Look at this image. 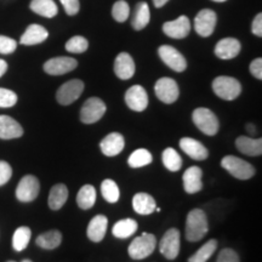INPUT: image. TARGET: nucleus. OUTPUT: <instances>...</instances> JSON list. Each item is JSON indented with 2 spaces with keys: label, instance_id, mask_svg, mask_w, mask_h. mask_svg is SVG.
<instances>
[{
  "label": "nucleus",
  "instance_id": "obj_1",
  "mask_svg": "<svg viewBox=\"0 0 262 262\" xmlns=\"http://www.w3.org/2000/svg\"><path fill=\"white\" fill-rule=\"evenodd\" d=\"M209 232L206 214L202 209H193L188 212L186 220V239L192 243L202 241Z\"/></svg>",
  "mask_w": 262,
  "mask_h": 262
},
{
  "label": "nucleus",
  "instance_id": "obj_2",
  "mask_svg": "<svg viewBox=\"0 0 262 262\" xmlns=\"http://www.w3.org/2000/svg\"><path fill=\"white\" fill-rule=\"evenodd\" d=\"M192 120L194 125L205 135L214 136L219 133L220 123L216 114L209 108H195L192 113Z\"/></svg>",
  "mask_w": 262,
  "mask_h": 262
},
{
  "label": "nucleus",
  "instance_id": "obj_3",
  "mask_svg": "<svg viewBox=\"0 0 262 262\" xmlns=\"http://www.w3.org/2000/svg\"><path fill=\"white\" fill-rule=\"evenodd\" d=\"M221 166L238 180H250L256 172L253 164L235 156H226L221 160Z\"/></svg>",
  "mask_w": 262,
  "mask_h": 262
},
{
  "label": "nucleus",
  "instance_id": "obj_4",
  "mask_svg": "<svg viewBox=\"0 0 262 262\" xmlns=\"http://www.w3.org/2000/svg\"><path fill=\"white\" fill-rule=\"evenodd\" d=\"M212 90L219 96L225 101H233L242 93V85L233 77H221L215 78L212 81Z\"/></svg>",
  "mask_w": 262,
  "mask_h": 262
},
{
  "label": "nucleus",
  "instance_id": "obj_5",
  "mask_svg": "<svg viewBox=\"0 0 262 262\" xmlns=\"http://www.w3.org/2000/svg\"><path fill=\"white\" fill-rule=\"evenodd\" d=\"M157 247V238L152 233H142L131 242L127 249L129 256L134 260H143L155 251Z\"/></svg>",
  "mask_w": 262,
  "mask_h": 262
},
{
  "label": "nucleus",
  "instance_id": "obj_6",
  "mask_svg": "<svg viewBox=\"0 0 262 262\" xmlns=\"http://www.w3.org/2000/svg\"><path fill=\"white\" fill-rule=\"evenodd\" d=\"M181 249V237L178 228H170L160 239L159 251L168 260H175Z\"/></svg>",
  "mask_w": 262,
  "mask_h": 262
},
{
  "label": "nucleus",
  "instance_id": "obj_7",
  "mask_svg": "<svg viewBox=\"0 0 262 262\" xmlns=\"http://www.w3.org/2000/svg\"><path fill=\"white\" fill-rule=\"evenodd\" d=\"M106 104L101 98L90 97L85 101L80 110V120L84 124H94L102 119L106 113Z\"/></svg>",
  "mask_w": 262,
  "mask_h": 262
},
{
  "label": "nucleus",
  "instance_id": "obj_8",
  "mask_svg": "<svg viewBox=\"0 0 262 262\" xmlns=\"http://www.w3.org/2000/svg\"><path fill=\"white\" fill-rule=\"evenodd\" d=\"M84 91V83L79 79H73L67 81L58 88L56 93L57 102L62 106H68V104L75 102Z\"/></svg>",
  "mask_w": 262,
  "mask_h": 262
},
{
  "label": "nucleus",
  "instance_id": "obj_9",
  "mask_svg": "<svg viewBox=\"0 0 262 262\" xmlns=\"http://www.w3.org/2000/svg\"><path fill=\"white\" fill-rule=\"evenodd\" d=\"M39 191H40L39 180L33 175H27L18 182L17 188H16V198L24 203L33 202L37 199Z\"/></svg>",
  "mask_w": 262,
  "mask_h": 262
},
{
  "label": "nucleus",
  "instance_id": "obj_10",
  "mask_svg": "<svg viewBox=\"0 0 262 262\" xmlns=\"http://www.w3.org/2000/svg\"><path fill=\"white\" fill-rule=\"evenodd\" d=\"M158 55L164 63L169 68H171L172 71L181 73L187 68V61H186L185 56L170 45H162L158 49Z\"/></svg>",
  "mask_w": 262,
  "mask_h": 262
},
{
  "label": "nucleus",
  "instance_id": "obj_11",
  "mask_svg": "<svg viewBox=\"0 0 262 262\" xmlns=\"http://www.w3.org/2000/svg\"><path fill=\"white\" fill-rule=\"evenodd\" d=\"M155 91L158 100L166 104H171L176 102V100L179 98L180 89L179 85L175 80L171 78H160V79L156 83Z\"/></svg>",
  "mask_w": 262,
  "mask_h": 262
},
{
  "label": "nucleus",
  "instance_id": "obj_12",
  "mask_svg": "<svg viewBox=\"0 0 262 262\" xmlns=\"http://www.w3.org/2000/svg\"><path fill=\"white\" fill-rule=\"evenodd\" d=\"M216 22H217V15L210 9H203L194 18V29L196 34L203 38L210 37L214 33Z\"/></svg>",
  "mask_w": 262,
  "mask_h": 262
},
{
  "label": "nucleus",
  "instance_id": "obj_13",
  "mask_svg": "<svg viewBox=\"0 0 262 262\" xmlns=\"http://www.w3.org/2000/svg\"><path fill=\"white\" fill-rule=\"evenodd\" d=\"M78 62L75 58L60 56L54 57L44 63V71L50 75H62L67 74L77 68Z\"/></svg>",
  "mask_w": 262,
  "mask_h": 262
},
{
  "label": "nucleus",
  "instance_id": "obj_14",
  "mask_svg": "<svg viewBox=\"0 0 262 262\" xmlns=\"http://www.w3.org/2000/svg\"><path fill=\"white\" fill-rule=\"evenodd\" d=\"M125 103L131 111L143 112L148 106V95L145 88L141 85H134L125 94Z\"/></svg>",
  "mask_w": 262,
  "mask_h": 262
},
{
  "label": "nucleus",
  "instance_id": "obj_15",
  "mask_svg": "<svg viewBox=\"0 0 262 262\" xmlns=\"http://www.w3.org/2000/svg\"><path fill=\"white\" fill-rule=\"evenodd\" d=\"M163 32L172 39H183L191 32V22L187 16H180L173 21L165 22L163 25Z\"/></svg>",
  "mask_w": 262,
  "mask_h": 262
},
{
  "label": "nucleus",
  "instance_id": "obj_16",
  "mask_svg": "<svg viewBox=\"0 0 262 262\" xmlns=\"http://www.w3.org/2000/svg\"><path fill=\"white\" fill-rule=\"evenodd\" d=\"M180 148L194 160H205L209 157V150L206 147L192 137H182L179 142Z\"/></svg>",
  "mask_w": 262,
  "mask_h": 262
},
{
  "label": "nucleus",
  "instance_id": "obj_17",
  "mask_svg": "<svg viewBox=\"0 0 262 262\" xmlns=\"http://www.w3.org/2000/svg\"><path fill=\"white\" fill-rule=\"evenodd\" d=\"M114 73L119 79L127 80L135 74V62L127 52H120L114 61Z\"/></svg>",
  "mask_w": 262,
  "mask_h": 262
},
{
  "label": "nucleus",
  "instance_id": "obj_18",
  "mask_svg": "<svg viewBox=\"0 0 262 262\" xmlns=\"http://www.w3.org/2000/svg\"><path fill=\"white\" fill-rule=\"evenodd\" d=\"M125 146V141L122 134L119 133H111L101 141L100 148L101 152L106 157H116L122 153Z\"/></svg>",
  "mask_w": 262,
  "mask_h": 262
},
{
  "label": "nucleus",
  "instance_id": "obj_19",
  "mask_svg": "<svg viewBox=\"0 0 262 262\" xmlns=\"http://www.w3.org/2000/svg\"><path fill=\"white\" fill-rule=\"evenodd\" d=\"M242 45L235 38H224L216 44L215 55L221 60H232L241 52Z\"/></svg>",
  "mask_w": 262,
  "mask_h": 262
},
{
  "label": "nucleus",
  "instance_id": "obj_20",
  "mask_svg": "<svg viewBox=\"0 0 262 262\" xmlns=\"http://www.w3.org/2000/svg\"><path fill=\"white\" fill-rule=\"evenodd\" d=\"M202 176L203 171L199 166H191L183 172L182 181H183V188L188 194H195V193L201 192L203 188L202 183Z\"/></svg>",
  "mask_w": 262,
  "mask_h": 262
},
{
  "label": "nucleus",
  "instance_id": "obj_21",
  "mask_svg": "<svg viewBox=\"0 0 262 262\" xmlns=\"http://www.w3.org/2000/svg\"><path fill=\"white\" fill-rule=\"evenodd\" d=\"M108 226V219L104 215H96L95 217L91 219L88 226L86 234L88 238L90 239L94 243H100L103 241L104 235L107 232Z\"/></svg>",
  "mask_w": 262,
  "mask_h": 262
},
{
  "label": "nucleus",
  "instance_id": "obj_22",
  "mask_svg": "<svg viewBox=\"0 0 262 262\" xmlns=\"http://www.w3.org/2000/svg\"><path fill=\"white\" fill-rule=\"evenodd\" d=\"M24 135V129L14 118L9 116H0V139L12 140Z\"/></svg>",
  "mask_w": 262,
  "mask_h": 262
},
{
  "label": "nucleus",
  "instance_id": "obj_23",
  "mask_svg": "<svg viewBox=\"0 0 262 262\" xmlns=\"http://www.w3.org/2000/svg\"><path fill=\"white\" fill-rule=\"evenodd\" d=\"M235 147L245 156L257 157L262 155V140L250 136H239L235 140Z\"/></svg>",
  "mask_w": 262,
  "mask_h": 262
},
{
  "label": "nucleus",
  "instance_id": "obj_24",
  "mask_svg": "<svg viewBox=\"0 0 262 262\" xmlns=\"http://www.w3.org/2000/svg\"><path fill=\"white\" fill-rule=\"evenodd\" d=\"M133 208L140 215L153 214L157 208V203L148 193H136L133 198Z\"/></svg>",
  "mask_w": 262,
  "mask_h": 262
},
{
  "label": "nucleus",
  "instance_id": "obj_25",
  "mask_svg": "<svg viewBox=\"0 0 262 262\" xmlns=\"http://www.w3.org/2000/svg\"><path fill=\"white\" fill-rule=\"evenodd\" d=\"M48 37L49 33L42 26L31 25L27 29H26V32L21 37L19 42H21L22 45H37L47 40Z\"/></svg>",
  "mask_w": 262,
  "mask_h": 262
},
{
  "label": "nucleus",
  "instance_id": "obj_26",
  "mask_svg": "<svg viewBox=\"0 0 262 262\" xmlns=\"http://www.w3.org/2000/svg\"><path fill=\"white\" fill-rule=\"evenodd\" d=\"M68 199V188L63 183H57L51 188L49 194V208L51 210H60Z\"/></svg>",
  "mask_w": 262,
  "mask_h": 262
},
{
  "label": "nucleus",
  "instance_id": "obj_27",
  "mask_svg": "<svg viewBox=\"0 0 262 262\" xmlns=\"http://www.w3.org/2000/svg\"><path fill=\"white\" fill-rule=\"evenodd\" d=\"M31 10L39 16L52 18L57 15L58 9L54 0H32Z\"/></svg>",
  "mask_w": 262,
  "mask_h": 262
},
{
  "label": "nucleus",
  "instance_id": "obj_28",
  "mask_svg": "<svg viewBox=\"0 0 262 262\" xmlns=\"http://www.w3.org/2000/svg\"><path fill=\"white\" fill-rule=\"evenodd\" d=\"M137 228H139V225H137V222L134 219H124V220L118 221L113 226L112 233L116 238L126 239L133 234H135Z\"/></svg>",
  "mask_w": 262,
  "mask_h": 262
},
{
  "label": "nucleus",
  "instance_id": "obj_29",
  "mask_svg": "<svg viewBox=\"0 0 262 262\" xmlns=\"http://www.w3.org/2000/svg\"><path fill=\"white\" fill-rule=\"evenodd\" d=\"M150 19V12H149V8L147 3H140L137 4L135 12H134L133 16V21H131V26L135 31H141L145 27H147V25L149 24Z\"/></svg>",
  "mask_w": 262,
  "mask_h": 262
},
{
  "label": "nucleus",
  "instance_id": "obj_30",
  "mask_svg": "<svg viewBox=\"0 0 262 262\" xmlns=\"http://www.w3.org/2000/svg\"><path fill=\"white\" fill-rule=\"evenodd\" d=\"M38 247L41 249H47V250H52V249H56L62 243V234L57 229H52V231H48L45 233L39 235L35 241Z\"/></svg>",
  "mask_w": 262,
  "mask_h": 262
},
{
  "label": "nucleus",
  "instance_id": "obj_31",
  "mask_svg": "<svg viewBox=\"0 0 262 262\" xmlns=\"http://www.w3.org/2000/svg\"><path fill=\"white\" fill-rule=\"evenodd\" d=\"M96 202V189L93 185H85L77 194V204L83 210H89Z\"/></svg>",
  "mask_w": 262,
  "mask_h": 262
},
{
  "label": "nucleus",
  "instance_id": "obj_32",
  "mask_svg": "<svg viewBox=\"0 0 262 262\" xmlns=\"http://www.w3.org/2000/svg\"><path fill=\"white\" fill-rule=\"evenodd\" d=\"M152 162H153V157L150 155L149 150H147L146 148H139L134 150V152L130 155L129 159H127V164L130 165V168H134V169L143 168V166L149 165Z\"/></svg>",
  "mask_w": 262,
  "mask_h": 262
},
{
  "label": "nucleus",
  "instance_id": "obj_33",
  "mask_svg": "<svg viewBox=\"0 0 262 262\" xmlns=\"http://www.w3.org/2000/svg\"><path fill=\"white\" fill-rule=\"evenodd\" d=\"M162 160L164 166L169 170V171H179L182 166V158L179 155L178 150L173 149L172 147H168V148L164 149L162 155Z\"/></svg>",
  "mask_w": 262,
  "mask_h": 262
},
{
  "label": "nucleus",
  "instance_id": "obj_34",
  "mask_svg": "<svg viewBox=\"0 0 262 262\" xmlns=\"http://www.w3.org/2000/svg\"><path fill=\"white\" fill-rule=\"evenodd\" d=\"M216 249H217V241L210 239L188 258V262H206L214 255Z\"/></svg>",
  "mask_w": 262,
  "mask_h": 262
},
{
  "label": "nucleus",
  "instance_id": "obj_35",
  "mask_svg": "<svg viewBox=\"0 0 262 262\" xmlns=\"http://www.w3.org/2000/svg\"><path fill=\"white\" fill-rule=\"evenodd\" d=\"M101 193H102V196L108 203L111 204H114L119 201L120 198V191L116 181L111 179L103 180L102 183H101Z\"/></svg>",
  "mask_w": 262,
  "mask_h": 262
},
{
  "label": "nucleus",
  "instance_id": "obj_36",
  "mask_svg": "<svg viewBox=\"0 0 262 262\" xmlns=\"http://www.w3.org/2000/svg\"><path fill=\"white\" fill-rule=\"evenodd\" d=\"M32 232L31 229L26 226H22V227H18L15 231L14 237H12V247L16 251H22L27 248V245L31 241Z\"/></svg>",
  "mask_w": 262,
  "mask_h": 262
},
{
  "label": "nucleus",
  "instance_id": "obj_37",
  "mask_svg": "<svg viewBox=\"0 0 262 262\" xmlns=\"http://www.w3.org/2000/svg\"><path fill=\"white\" fill-rule=\"evenodd\" d=\"M88 48H89V41L80 35L72 37L66 42V50L72 52V54H83L88 50Z\"/></svg>",
  "mask_w": 262,
  "mask_h": 262
},
{
  "label": "nucleus",
  "instance_id": "obj_38",
  "mask_svg": "<svg viewBox=\"0 0 262 262\" xmlns=\"http://www.w3.org/2000/svg\"><path fill=\"white\" fill-rule=\"evenodd\" d=\"M130 15V6L125 0H118L114 3L112 8V16L117 22H125L129 18Z\"/></svg>",
  "mask_w": 262,
  "mask_h": 262
},
{
  "label": "nucleus",
  "instance_id": "obj_39",
  "mask_svg": "<svg viewBox=\"0 0 262 262\" xmlns=\"http://www.w3.org/2000/svg\"><path fill=\"white\" fill-rule=\"evenodd\" d=\"M17 103V95L12 90L0 88V108H10Z\"/></svg>",
  "mask_w": 262,
  "mask_h": 262
},
{
  "label": "nucleus",
  "instance_id": "obj_40",
  "mask_svg": "<svg viewBox=\"0 0 262 262\" xmlns=\"http://www.w3.org/2000/svg\"><path fill=\"white\" fill-rule=\"evenodd\" d=\"M16 48H17V42L14 39L5 37V35H0V54H12L16 50Z\"/></svg>",
  "mask_w": 262,
  "mask_h": 262
},
{
  "label": "nucleus",
  "instance_id": "obj_41",
  "mask_svg": "<svg viewBox=\"0 0 262 262\" xmlns=\"http://www.w3.org/2000/svg\"><path fill=\"white\" fill-rule=\"evenodd\" d=\"M216 262H241V258H239V255L235 253L233 249L226 248L220 251Z\"/></svg>",
  "mask_w": 262,
  "mask_h": 262
},
{
  "label": "nucleus",
  "instance_id": "obj_42",
  "mask_svg": "<svg viewBox=\"0 0 262 262\" xmlns=\"http://www.w3.org/2000/svg\"><path fill=\"white\" fill-rule=\"evenodd\" d=\"M61 4L63 5L66 14L70 16H74L79 12L80 3L79 0H60Z\"/></svg>",
  "mask_w": 262,
  "mask_h": 262
},
{
  "label": "nucleus",
  "instance_id": "obj_43",
  "mask_svg": "<svg viewBox=\"0 0 262 262\" xmlns=\"http://www.w3.org/2000/svg\"><path fill=\"white\" fill-rule=\"evenodd\" d=\"M12 169L9 163L0 160V186L5 185L6 182L11 179Z\"/></svg>",
  "mask_w": 262,
  "mask_h": 262
},
{
  "label": "nucleus",
  "instance_id": "obj_44",
  "mask_svg": "<svg viewBox=\"0 0 262 262\" xmlns=\"http://www.w3.org/2000/svg\"><path fill=\"white\" fill-rule=\"evenodd\" d=\"M249 70H250V73L253 74L256 79L261 80L262 79V58L261 57L255 58V60L250 63Z\"/></svg>",
  "mask_w": 262,
  "mask_h": 262
},
{
  "label": "nucleus",
  "instance_id": "obj_45",
  "mask_svg": "<svg viewBox=\"0 0 262 262\" xmlns=\"http://www.w3.org/2000/svg\"><path fill=\"white\" fill-rule=\"evenodd\" d=\"M251 32L257 37H262V15L257 14L256 17L254 18L253 25H251Z\"/></svg>",
  "mask_w": 262,
  "mask_h": 262
},
{
  "label": "nucleus",
  "instance_id": "obj_46",
  "mask_svg": "<svg viewBox=\"0 0 262 262\" xmlns=\"http://www.w3.org/2000/svg\"><path fill=\"white\" fill-rule=\"evenodd\" d=\"M6 71H8V63H6L4 60L0 58V78L6 73Z\"/></svg>",
  "mask_w": 262,
  "mask_h": 262
},
{
  "label": "nucleus",
  "instance_id": "obj_47",
  "mask_svg": "<svg viewBox=\"0 0 262 262\" xmlns=\"http://www.w3.org/2000/svg\"><path fill=\"white\" fill-rule=\"evenodd\" d=\"M168 2L169 0H153V4H155L156 8H163Z\"/></svg>",
  "mask_w": 262,
  "mask_h": 262
},
{
  "label": "nucleus",
  "instance_id": "obj_48",
  "mask_svg": "<svg viewBox=\"0 0 262 262\" xmlns=\"http://www.w3.org/2000/svg\"><path fill=\"white\" fill-rule=\"evenodd\" d=\"M255 129H256V126H255L254 124H247V130L250 131V133L253 134V135H254L255 133H256V130H255Z\"/></svg>",
  "mask_w": 262,
  "mask_h": 262
},
{
  "label": "nucleus",
  "instance_id": "obj_49",
  "mask_svg": "<svg viewBox=\"0 0 262 262\" xmlns=\"http://www.w3.org/2000/svg\"><path fill=\"white\" fill-rule=\"evenodd\" d=\"M212 2H216V3H224L226 0H212Z\"/></svg>",
  "mask_w": 262,
  "mask_h": 262
},
{
  "label": "nucleus",
  "instance_id": "obj_50",
  "mask_svg": "<svg viewBox=\"0 0 262 262\" xmlns=\"http://www.w3.org/2000/svg\"><path fill=\"white\" fill-rule=\"evenodd\" d=\"M22 262H32V261L31 260H24Z\"/></svg>",
  "mask_w": 262,
  "mask_h": 262
},
{
  "label": "nucleus",
  "instance_id": "obj_51",
  "mask_svg": "<svg viewBox=\"0 0 262 262\" xmlns=\"http://www.w3.org/2000/svg\"><path fill=\"white\" fill-rule=\"evenodd\" d=\"M10 262H14V261H10Z\"/></svg>",
  "mask_w": 262,
  "mask_h": 262
}]
</instances>
